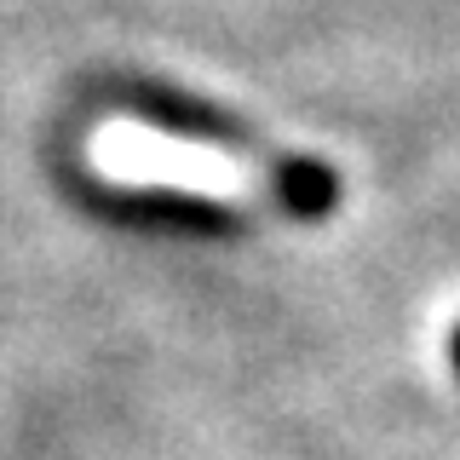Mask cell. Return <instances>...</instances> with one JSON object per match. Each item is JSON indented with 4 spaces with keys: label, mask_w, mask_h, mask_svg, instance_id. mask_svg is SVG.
<instances>
[{
    "label": "cell",
    "mask_w": 460,
    "mask_h": 460,
    "mask_svg": "<svg viewBox=\"0 0 460 460\" xmlns=\"http://www.w3.org/2000/svg\"><path fill=\"white\" fill-rule=\"evenodd\" d=\"M93 162L110 172V179H138V184H167V190H190V196H277V179L253 172L248 162H230L219 150H201V144H179L167 133H150V127H127L115 121L98 133Z\"/></svg>",
    "instance_id": "obj_1"
}]
</instances>
